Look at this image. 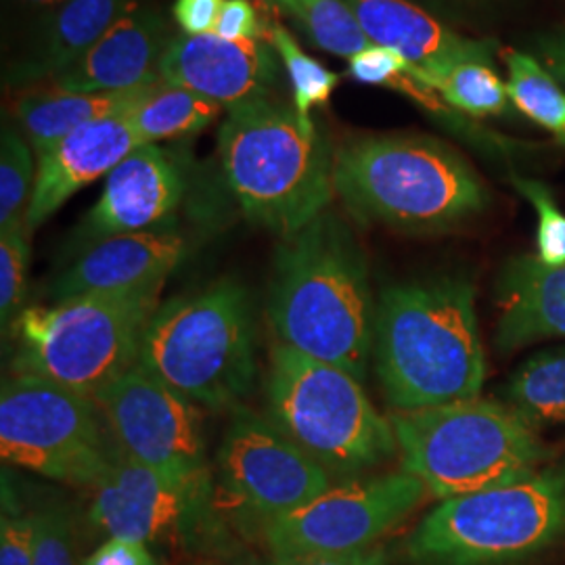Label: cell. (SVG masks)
Here are the masks:
<instances>
[{
	"mask_svg": "<svg viewBox=\"0 0 565 565\" xmlns=\"http://www.w3.org/2000/svg\"><path fill=\"white\" fill-rule=\"evenodd\" d=\"M88 522L107 539L120 536L149 546L200 548L223 541L214 497L172 484L121 450L93 490Z\"/></svg>",
	"mask_w": 565,
	"mask_h": 565,
	"instance_id": "obj_14",
	"label": "cell"
},
{
	"mask_svg": "<svg viewBox=\"0 0 565 565\" xmlns=\"http://www.w3.org/2000/svg\"><path fill=\"white\" fill-rule=\"evenodd\" d=\"M132 109L78 128L39 158L36 186L25 216L30 233L46 223L72 195L109 177L121 160L145 145L132 124Z\"/></svg>",
	"mask_w": 565,
	"mask_h": 565,
	"instance_id": "obj_19",
	"label": "cell"
},
{
	"mask_svg": "<svg viewBox=\"0 0 565 565\" xmlns=\"http://www.w3.org/2000/svg\"><path fill=\"white\" fill-rule=\"evenodd\" d=\"M565 534V467L446 499L404 543L413 565H503Z\"/></svg>",
	"mask_w": 565,
	"mask_h": 565,
	"instance_id": "obj_9",
	"label": "cell"
},
{
	"mask_svg": "<svg viewBox=\"0 0 565 565\" xmlns=\"http://www.w3.org/2000/svg\"><path fill=\"white\" fill-rule=\"evenodd\" d=\"M373 366L398 413L480 398L486 354L473 282L434 275L387 285L375 315Z\"/></svg>",
	"mask_w": 565,
	"mask_h": 565,
	"instance_id": "obj_2",
	"label": "cell"
},
{
	"mask_svg": "<svg viewBox=\"0 0 565 565\" xmlns=\"http://www.w3.org/2000/svg\"><path fill=\"white\" fill-rule=\"evenodd\" d=\"M503 398L527 424H565V348L527 359L503 385Z\"/></svg>",
	"mask_w": 565,
	"mask_h": 565,
	"instance_id": "obj_24",
	"label": "cell"
},
{
	"mask_svg": "<svg viewBox=\"0 0 565 565\" xmlns=\"http://www.w3.org/2000/svg\"><path fill=\"white\" fill-rule=\"evenodd\" d=\"M373 44L411 63L415 81L438 76L469 60H492L497 42L467 39L415 0H343Z\"/></svg>",
	"mask_w": 565,
	"mask_h": 565,
	"instance_id": "obj_20",
	"label": "cell"
},
{
	"mask_svg": "<svg viewBox=\"0 0 565 565\" xmlns=\"http://www.w3.org/2000/svg\"><path fill=\"white\" fill-rule=\"evenodd\" d=\"M497 345L513 352L530 343L565 338V266L515 256L497 281Z\"/></svg>",
	"mask_w": 565,
	"mask_h": 565,
	"instance_id": "obj_21",
	"label": "cell"
},
{
	"mask_svg": "<svg viewBox=\"0 0 565 565\" xmlns=\"http://www.w3.org/2000/svg\"><path fill=\"white\" fill-rule=\"evenodd\" d=\"M15 2L25 4V7H36V9H44V7H60L61 2H65V0H15Z\"/></svg>",
	"mask_w": 565,
	"mask_h": 565,
	"instance_id": "obj_42",
	"label": "cell"
},
{
	"mask_svg": "<svg viewBox=\"0 0 565 565\" xmlns=\"http://www.w3.org/2000/svg\"><path fill=\"white\" fill-rule=\"evenodd\" d=\"M41 509L30 511L18 501L13 486L2 476L0 565H32L39 546Z\"/></svg>",
	"mask_w": 565,
	"mask_h": 565,
	"instance_id": "obj_33",
	"label": "cell"
},
{
	"mask_svg": "<svg viewBox=\"0 0 565 565\" xmlns=\"http://www.w3.org/2000/svg\"><path fill=\"white\" fill-rule=\"evenodd\" d=\"M142 369L205 408H237L256 384V317L231 277L163 303L142 335Z\"/></svg>",
	"mask_w": 565,
	"mask_h": 565,
	"instance_id": "obj_5",
	"label": "cell"
},
{
	"mask_svg": "<svg viewBox=\"0 0 565 565\" xmlns=\"http://www.w3.org/2000/svg\"><path fill=\"white\" fill-rule=\"evenodd\" d=\"M266 30L252 0H224L214 34L226 41H263Z\"/></svg>",
	"mask_w": 565,
	"mask_h": 565,
	"instance_id": "obj_36",
	"label": "cell"
},
{
	"mask_svg": "<svg viewBox=\"0 0 565 565\" xmlns=\"http://www.w3.org/2000/svg\"><path fill=\"white\" fill-rule=\"evenodd\" d=\"M30 270V228L18 224L0 231V324L2 335L18 321L28 291Z\"/></svg>",
	"mask_w": 565,
	"mask_h": 565,
	"instance_id": "obj_31",
	"label": "cell"
},
{
	"mask_svg": "<svg viewBox=\"0 0 565 565\" xmlns=\"http://www.w3.org/2000/svg\"><path fill=\"white\" fill-rule=\"evenodd\" d=\"M39 158L20 126H2L0 139V231L25 224L36 186Z\"/></svg>",
	"mask_w": 565,
	"mask_h": 565,
	"instance_id": "obj_29",
	"label": "cell"
},
{
	"mask_svg": "<svg viewBox=\"0 0 565 565\" xmlns=\"http://www.w3.org/2000/svg\"><path fill=\"white\" fill-rule=\"evenodd\" d=\"M184 177L172 153L156 142L137 147L105 177L102 198L82 221V242L153 231L181 203Z\"/></svg>",
	"mask_w": 565,
	"mask_h": 565,
	"instance_id": "obj_16",
	"label": "cell"
},
{
	"mask_svg": "<svg viewBox=\"0 0 565 565\" xmlns=\"http://www.w3.org/2000/svg\"><path fill=\"white\" fill-rule=\"evenodd\" d=\"M162 82L118 93H70L55 86L39 88L21 97L15 105V118L36 158H42L78 128L137 107Z\"/></svg>",
	"mask_w": 565,
	"mask_h": 565,
	"instance_id": "obj_23",
	"label": "cell"
},
{
	"mask_svg": "<svg viewBox=\"0 0 565 565\" xmlns=\"http://www.w3.org/2000/svg\"><path fill=\"white\" fill-rule=\"evenodd\" d=\"M406 471L345 480L263 527L275 565L340 555L371 545L404 522L427 497Z\"/></svg>",
	"mask_w": 565,
	"mask_h": 565,
	"instance_id": "obj_12",
	"label": "cell"
},
{
	"mask_svg": "<svg viewBox=\"0 0 565 565\" xmlns=\"http://www.w3.org/2000/svg\"><path fill=\"white\" fill-rule=\"evenodd\" d=\"M390 424L403 471L443 501L524 480L551 459L536 427L492 401L396 411Z\"/></svg>",
	"mask_w": 565,
	"mask_h": 565,
	"instance_id": "obj_6",
	"label": "cell"
},
{
	"mask_svg": "<svg viewBox=\"0 0 565 565\" xmlns=\"http://www.w3.org/2000/svg\"><path fill=\"white\" fill-rule=\"evenodd\" d=\"M95 403L126 457L184 490L214 497L202 406L174 392L141 364L130 366L107 385Z\"/></svg>",
	"mask_w": 565,
	"mask_h": 565,
	"instance_id": "obj_11",
	"label": "cell"
},
{
	"mask_svg": "<svg viewBox=\"0 0 565 565\" xmlns=\"http://www.w3.org/2000/svg\"><path fill=\"white\" fill-rule=\"evenodd\" d=\"M162 289L88 294L28 306L11 327V373L36 375L97 398L139 361Z\"/></svg>",
	"mask_w": 565,
	"mask_h": 565,
	"instance_id": "obj_8",
	"label": "cell"
},
{
	"mask_svg": "<svg viewBox=\"0 0 565 565\" xmlns=\"http://www.w3.org/2000/svg\"><path fill=\"white\" fill-rule=\"evenodd\" d=\"M82 565H162L151 546L141 541L109 536Z\"/></svg>",
	"mask_w": 565,
	"mask_h": 565,
	"instance_id": "obj_37",
	"label": "cell"
},
{
	"mask_svg": "<svg viewBox=\"0 0 565 565\" xmlns=\"http://www.w3.org/2000/svg\"><path fill=\"white\" fill-rule=\"evenodd\" d=\"M507 86L515 111L565 145V86L536 55L509 49L503 55Z\"/></svg>",
	"mask_w": 565,
	"mask_h": 565,
	"instance_id": "obj_25",
	"label": "cell"
},
{
	"mask_svg": "<svg viewBox=\"0 0 565 565\" xmlns=\"http://www.w3.org/2000/svg\"><path fill=\"white\" fill-rule=\"evenodd\" d=\"M534 49L539 61L565 86V28L539 36Z\"/></svg>",
	"mask_w": 565,
	"mask_h": 565,
	"instance_id": "obj_39",
	"label": "cell"
},
{
	"mask_svg": "<svg viewBox=\"0 0 565 565\" xmlns=\"http://www.w3.org/2000/svg\"><path fill=\"white\" fill-rule=\"evenodd\" d=\"M186 254L181 235L142 231L116 235L86 247L76 263L51 285V298L67 300L88 294H126L162 289Z\"/></svg>",
	"mask_w": 565,
	"mask_h": 565,
	"instance_id": "obj_18",
	"label": "cell"
},
{
	"mask_svg": "<svg viewBox=\"0 0 565 565\" xmlns=\"http://www.w3.org/2000/svg\"><path fill=\"white\" fill-rule=\"evenodd\" d=\"M270 42L226 41L216 34L174 36L163 53L160 76L170 86L193 90L228 111L270 102L281 82Z\"/></svg>",
	"mask_w": 565,
	"mask_h": 565,
	"instance_id": "obj_15",
	"label": "cell"
},
{
	"mask_svg": "<svg viewBox=\"0 0 565 565\" xmlns=\"http://www.w3.org/2000/svg\"><path fill=\"white\" fill-rule=\"evenodd\" d=\"M32 565H76V518L72 507L41 509L39 546Z\"/></svg>",
	"mask_w": 565,
	"mask_h": 565,
	"instance_id": "obj_34",
	"label": "cell"
},
{
	"mask_svg": "<svg viewBox=\"0 0 565 565\" xmlns=\"http://www.w3.org/2000/svg\"><path fill=\"white\" fill-rule=\"evenodd\" d=\"M132 0H65L44 21L30 49L13 61L7 84L25 88L53 82L120 20Z\"/></svg>",
	"mask_w": 565,
	"mask_h": 565,
	"instance_id": "obj_22",
	"label": "cell"
},
{
	"mask_svg": "<svg viewBox=\"0 0 565 565\" xmlns=\"http://www.w3.org/2000/svg\"><path fill=\"white\" fill-rule=\"evenodd\" d=\"M223 105L181 86L162 82L141 105L132 109V124L142 142L177 139L200 132L218 118Z\"/></svg>",
	"mask_w": 565,
	"mask_h": 565,
	"instance_id": "obj_26",
	"label": "cell"
},
{
	"mask_svg": "<svg viewBox=\"0 0 565 565\" xmlns=\"http://www.w3.org/2000/svg\"><path fill=\"white\" fill-rule=\"evenodd\" d=\"M172 39L162 11L132 0L120 20L51 86L70 93H118L163 82L160 65Z\"/></svg>",
	"mask_w": 565,
	"mask_h": 565,
	"instance_id": "obj_17",
	"label": "cell"
},
{
	"mask_svg": "<svg viewBox=\"0 0 565 565\" xmlns=\"http://www.w3.org/2000/svg\"><path fill=\"white\" fill-rule=\"evenodd\" d=\"M511 184L536 210V258L545 266H565V214L545 182L511 174Z\"/></svg>",
	"mask_w": 565,
	"mask_h": 565,
	"instance_id": "obj_32",
	"label": "cell"
},
{
	"mask_svg": "<svg viewBox=\"0 0 565 565\" xmlns=\"http://www.w3.org/2000/svg\"><path fill=\"white\" fill-rule=\"evenodd\" d=\"M223 488L263 527L333 486L331 476L268 417L237 406L216 452Z\"/></svg>",
	"mask_w": 565,
	"mask_h": 565,
	"instance_id": "obj_13",
	"label": "cell"
},
{
	"mask_svg": "<svg viewBox=\"0 0 565 565\" xmlns=\"http://www.w3.org/2000/svg\"><path fill=\"white\" fill-rule=\"evenodd\" d=\"M377 302L363 247L333 210L277 247L268 323L277 343L364 382L373 363Z\"/></svg>",
	"mask_w": 565,
	"mask_h": 565,
	"instance_id": "obj_1",
	"label": "cell"
},
{
	"mask_svg": "<svg viewBox=\"0 0 565 565\" xmlns=\"http://www.w3.org/2000/svg\"><path fill=\"white\" fill-rule=\"evenodd\" d=\"M218 153L245 218L281 239L312 223L335 198V149L294 103L270 99L228 111Z\"/></svg>",
	"mask_w": 565,
	"mask_h": 565,
	"instance_id": "obj_4",
	"label": "cell"
},
{
	"mask_svg": "<svg viewBox=\"0 0 565 565\" xmlns=\"http://www.w3.org/2000/svg\"><path fill=\"white\" fill-rule=\"evenodd\" d=\"M268 419L331 476L356 480L398 452L390 419L363 382L335 364L275 343L266 377Z\"/></svg>",
	"mask_w": 565,
	"mask_h": 565,
	"instance_id": "obj_7",
	"label": "cell"
},
{
	"mask_svg": "<svg viewBox=\"0 0 565 565\" xmlns=\"http://www.w3.org/2000/svg\"><path fill=\"white\" fill-rule=\"evenodd\" d=\"M424 2H431L436 7H443V9H459V11H469V9H486V7H492L501 0H424Z\"/></svg>",
	"mask_w": 565,
	"mask_h": 565,
	"instance_id": "obj_41",
	"label": "cell"
},
{
	"mask_svg": "<svg viewBox=\"0 0 565 565\" xmlns=\"http://www.w3.org/2000/svg\"><path fill=\"white\" fill-rule=\"evenodd\" d=\"M266 41L277 51L282 70L294 88V107L303 120H312L310 111L329 103L340 76L327 70L323 63L312 60L303 53L302 46L291 36V32L282 23H270L266 30Z\"/></svg>",
	"mask_w": 565,
	"mask_h": 565,
	"instance_id": "obj_30",
	"label": "cell"
},
{
	"mask_svg": "<svg viewBox=\"0 0 565 565\" xmlns=\"http://www.w3.org/2000/svg\"><path fill=\"white\" fill-rule=\"evenodd\" d=\"M223 4L224 0H174L172 18L181 28L182 34H189V36L214 34Z\"/></svg>",
	"mask_w": 565,
	"mask_h": 565,
	"instance_id": "obj_38",
	"label": "cell"
},
{
	"mask_svg": "<svg viewBox=\"0 0 565 565\" xmlns=\"http://www.w3.org/2000/svg\"><path fill=\"white\" fill-rule=\"evenodd\" d=\"M2 461L61 484H102L120 455L99 404L36 375L11 373L0 390Z\"/></svg>",
	"mask_w": 565,
	"mask_h": 565,
	"instance_id": "obj_10",
	"label": "cell"
},
{
	"mask_svg": "<svg viewBox=\"0 0 565 565\" xmlns=\"http://www.w3.org/2000/svg\"><path fill=\"white\" fill-rule=\"evenodd\" d=\"M256 2H263V4H266V7L279 9V11L285 13V7H287V2H289V0H256Z\"/></svg>",
	"mask_w": 565,
	"mask_h": 565,
	"instance_id": "obj_43",
	"label": "cell"
},
{
	"mask_svg": "<svg viewBox=\"0 0 565 565\" xmlns=\"http://www.w3.org/2000/svg\"><path fill=\"white\" fill-rule=\"evenodd\" d=\"M417 82L467 118H503L513 107L507 81L492 67V60L461 61L438 76Z\"/></svg>",
	"mask_w": 565,
	"mask_h": 565,
	"instance_id": "obj_27",
	"label": "cell"
},
{
	"mask_svg": "<svg viewBox=\"0 0 565 565\" xmlns=\"http://www.w3.org/2000/svg\"><path fill=\"white\" fill-rule=\"evenodd\" d=\"M333 182L359 223L403 233H445L490 205L473 166L427 135H369L343 142L335 149Z\"/></svg>",
	"mask_w": 565,
	"mask_h": 565,
	"instance_id": "obj_3",
	"label": "cell"
},
{
	"mask_svg": "<svg viewBox=\"0 0 565 565\" xmlns=\"http://www.w3.org/2000/svg\"><path fill=\"white\" fill-rule=\"evenodd\" d=\"M279 565H387L385 555L380 548H363L352 553H340V555H319V557H306L296 562H285Z\"/></svg>",
	"mask_w": 565,
	"mask_h": 565,
	"instance_id": "obj_40",
	"label": "cell"
},
{
	"mask_svg": "<svg viewBox=\"0 0 565 565\" xmlns=\"http://www.w3.org/2000/svg\"><path fill=\"white\" fill-rule=\"evenodd\" d=\"M285 13L300 23L310 42L329 55L352 60L373 46L343 0H289Z\"/></svg>",
	"mask_w": 565,
	"mask_h": 565,
	"instance_id": "obj_28",
	"label": "cell"
},
{
	"mask_svg": "<svg viewBox=\"0 0 565 565\" xmlns=\"http://www.w3.org/2000/svg\"><path fill=\"white\" fill-rule=\"evenodd\" d=\"M408 67L411 63L396 51L373 44L364 49L363 53L348 60V76L366 86L392 88L394 82L398 81Z\"/></svg>",
	"mask_w": 565,
	"mask_h": 565,
	"instance_id": "obj_35",
	"label": "cell"
}]
</instances>
